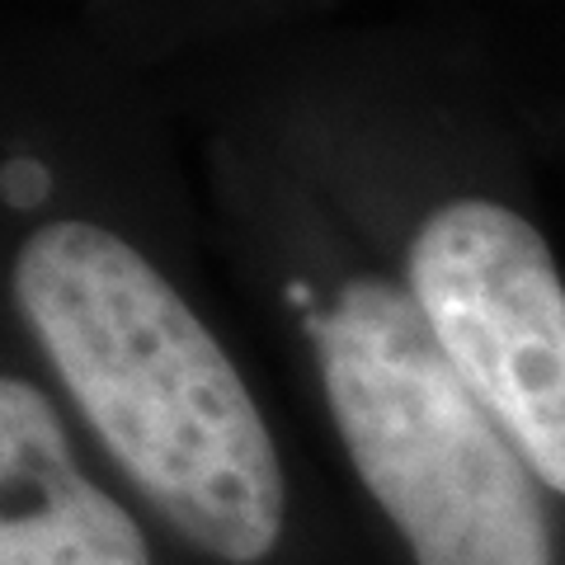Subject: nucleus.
<instances>
[{
	"instance_id": "2",
	"label": "nucleus",
	"mask_w": 565,
	"mask_h": 565,
	"mask_svg": "<svg viewBox=\"0 0 565 565\" xmlns=\"http://www.w3.org/2000/svg\"><path fill=\"white\" fill-rule=\"evenodd\" d=\"M392 274L565 514V274L537 222L448 193L411 222Z\"/></svg>"
},
{
	"instance_id": "3",
	"label": "nucleus",
	"mask_w": 565,
	"mask_h": 565,
	"mask_svg": "<svg viewBox=\"0 0 565 565\" xmlns=\"http://www.w3.org/2000/svg\"><path fill=\"white\" fill-rule=\"evenodd\" d=\"M0 565H193L14 363L0 377Z\"/></svg>"
},
{
	"instance_id": "1",
	"label": "nucleus",
	"mask_w": 565,
	"mask_h": 565,
	"mask_svg": "<svg viewBox=\"0 0 565 565\" xmlns=\"http://www.w3.org/2000/svg\"><path fill=\"white\" fill-rule=\"evenodd\" d=\"M6 297L85 444L193 565H373L311 500L236 344L199 292L104 217H43Z\"/></svg>"
}]
</instances>
